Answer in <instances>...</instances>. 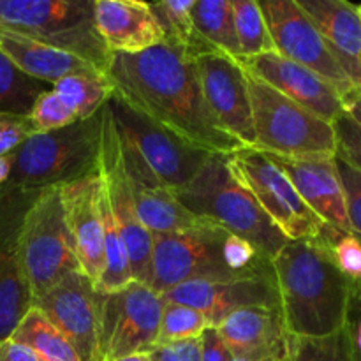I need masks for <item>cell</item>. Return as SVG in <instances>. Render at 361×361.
Wrapping results in <instances>:
<instances>
[{
  "instance_id": "ac0fdd59",
  "label": "cell",
  "mask_w": 361,
  "mask_h": 361,
  "mask_svg": "<svg viewBox=\"0 0 361 361\" xmlns=\"http://www.w3.org/2000/svg\"><path fill=\"white\" fill-rule=\"evenodd\" d=\"M240 63L254 78L270 85L279 94L309 109L324 122L334 123L344 113L342 95L330 83L277 51L240 60Z\"/></svg>"
},
{
  "instance_id": "9c48e42d",
  "label": "cell",
  "mask_w": 361,
  "mask_h": 361,
  "mask_svg": "<svg viewBox=\"0 0 361 361\" xmlns=\"http://www.w3.org/2000/svg\"><path fill=\"white\" fill-rule=\"evenodd\" d=\"M99 295L101 361L148 355L159 342L162 296L137 281H130L118 291Z\"/></svg>"
},
{
  "instance_id": "9a60e30c",
  "label": "cell",
  "mask_w": 361,
  "mask_h": 361,
  "mask_svg": "<svg viewBox=\"0 0 361 361\" xmlns=\"http://www.w3.org/2000/svg\"><path fill=\"white\" fill-rule=\"evenodd\" d=\"M95 282L81 270L71 271L34 302L35 309L71 342L81 361H101V305Z\"/></svg>"
},
{
  "instance_id": "7402d4cb",
  "label": "cell",
  "mask_w": 361,
  "mask_h": 361,
  "mask_svg": "<svg viewBox=\"0 0 361 361\" xmlns=\"http://www.w3.org/2000/svg\"><path fill=\"white\" fill-rule=\"evenodd\" d=\"M282 169L303 203L328 226L351 231L335 157H281L267 154Z\"/></svg>"
},
{
  "instance_id": "f546056e",
  "label": "cell",
  "mask_w": 361,
  "mask_h": 361,
  "mask_svg": "<svg viewBox=\"0 0 361 361\" xmlns=\"http://www.w3.org/2000/svg\"><path fill=\"white\" fill-rule=\"evenodd\" d=\"M231 6L236 39L240 46V60L274 53L275 46L259 2L257 0H231Z\"/></svg>"
},
{
  "instance_id": "7a4b0ae2",
  "label": "cell",
  "mask_w": 361,
  "mask_h": 361,
  "mask_svg": "<svg viewBox=\"0 0 361 361\" xmlns=\"http://www.w3.org/2000/svg\"><path fill=\"white\" fill-rule=\"evenodd\" d=\"M286 328L319 338L348 324L355 288L317 240H289L271 261Z\"/></svg>"
},
{
  "instance_id": "f6af8a7d",
  "label": "cell",
  "mask_w": 361,
  "mask_h": 361,
  "mask_svg": "<svg viewBox=\"0 0 361 361\" xmlns=\"http://www.w3.org/2000/svg\"><path fill=\"white\" fill-rule=\"evenodd\" d=\"M355 293H356V296H358V298H361V286H356Z\"/></svg>"
},
{
  "instance_id": "484cf974",
  "label": "cell",
  "mask_w": 361,
  "mask_h": 361,
  "mask_svg": "<svg viewBox=\"0 0 361 361\" xmlns=\"http://www.w3.org/2000/svg\"><path fill=\"white\" fill-rule=\"evenodd\" d=\"M192 6L194 0H162V2L150 4V11L161 27L166 44L183 49L196 59L203 53L217 51V49L208 44L196 32L190 16Z\"/></svg>"
},
{
  "instance_id": "277c9868",
  "label": "cell",
  "mask_w": 361,
  "mask_h": 361,
  "mask_svg": "<svg viewBox=\"0 0 361 361\" xmlns=\"http://www.w3.org/2000/svg\"><path fill=\"white\" fill-rule=\"evenodd\" d=\"M175 200L197 221L210 222L256 247L267 259L289 242L231 171L228 155H212L201 171L180 189Z\"/></svg>"
},
{
  "instance_id": "7dc6e473",
  "label": "cell",
  "mask_w": 361,
  "mask_h": 361,
  "mask_svg": "<svg viewBox=\"0 0 361 361\" xmlns=\"http://www.w3.org/2000/svg\"><path fill=\"white\" fill-rule=\"evenodd\" d=\"M358 11H360V16H361V6H358Z\"/></svg>"
},
{
  "instance_id": "ab89813d",
  "label": "cell",
  "mask_w": 361,
  "mask_h": 361,
  "mask_svg": "<svg viewBox=\"0 0 361 361\" xmlns=\"http://www.w3.org/2000/svg\"><path fill=\"white\" fill-rule=\"evenodd\" d=\"M201 361H233L231 351L222 338L219 328H207L200 337Z\"/></svg>"
},
{
  "instance_id": "44dd1931",
  "label": "cell",
  "mask_w": 361,
  "mask_h": 361,
  "mask_svg": "<svg viewBox=\"0 0 361 361\" xmlns=\"http://www.w3.org/2000/svg\"><path fill=\"white\" fill-rule=\"evenodd\" d=\"M120 148H122L123 169L136 203L137 215L152 235L182 231L200 222L175 200L171 190L159 180L150 166L143 161L140 152L122 133H120Z\"/></svg>"
},
{
  "instance_id": "836d02e7",
  "label": "cell",
  "mask_w": 361,
  "mask_h": 361,
  "mask_svg": "<svg viewBox=\"0 0 361 361\" xmlns=\"http://www.w3.org/2000/svg\"><path fill=\"white\" fill-rule=\"evenodd\" d=\"M291 361H355L348 326L328 337H293Z\"/></svg>"
},
{
  "instance_id": "ffe728a7",
  "label": "cell",
  "mask_w": 361,
  "mask_h": 361,
  "mask_svg": "<svg viewBox=\"0 0 361 361\" xmlns=\"http://www.w3.org/2000/svg\"><path fill=\"white\" fill-rule=\"evenodd\" d=\"M101 176L95 175L60 187L67 228L81 271L97 282L104 270V236L99 208Z\"/></svg>"
},
{
  "instance_id": "4dcf8cb0",
  "label": "cell",
  "mask_w": 361,
  "mask_h": 361,
  "mask_svg": "<svg viewBox=\"0 0 361 361\" xmlns=\"http://www.w3.org/2000/svg\"><path fill=\"white\" fill-rule=\"evenodd\" d=\"M48 90L46 83L34 80L0 49V111L28 115L35 99Z\"/></svg>"
},
{
  "instance_id": "5bb4252c",
  "label": "cell",
  "mask_w": 361,
  "mask_h": 361,
  "mask_svg": "<svg viewBox=\"0 0 361 361\" xmlns=\"http://www.w3.org/2000/svg\"><path fill=\"white\" fill-rule=\"evenodd\" d=\"M259 6L279 55L316 73L342 97L355 90L298 0H263Z\"/></svg>"
},
{
  "instance_id": "b9f144b4",
  "label": "cell",
  "mask_w": 361,
  "mask_h": 361,
  "mask_svg": "<svg viewBox=\"0 0 361 361\" xmlns=\"http://www.w3.org/2000/svg\"><path fill=\"white\" fill-rule=\"evenodd\" d=\"M342 102H344V111L361 126V88H355L344 95Z\"/></svg>"
},
{
  "instance_id": "6da1fadb",
  "label": "cell",
  "mask_w": 361,
  "mask_h": 361,
  "mask_svg": "<svg viewBox=\"0 0 361 361\" xmlns=\"http://www.w3.org/2000/svg\"><path fill=\"white\" fill-rule=\"evenodd\" d=\"M113 92L162 127L210 154L245 148L217 122L194 56L166 42L140 53H113L106 73Z\"/></svg>"
},
{
  "instance_id": "f1b7e54d",
  "label": "cell",
  "mask_w": 361,
  "mask_h": 361,
  "mask_svg": "<svg viewBox=\"0 0 361 361\" xmlns=\"http://www.w3.org/2000/svg\"><path fill=\"white\" fill-rule=\"evenodd\" d=\"M9 338L34 349L44 361H81L71 342L35 307L25 314Z\"/></svg>"
},
{
  "instance_id": "e575fe53",
  "label": "cell",
  "mask_w": 361,
  "mask_h": 361,
  "mask_svg": "<svg viewBox=\"0 0 361 361\" xmlns=\"http://www.w3.org/2000/svg\"><path fill=\"white\" fill-rule=\"evenodd\" d=\"M28 116L37 133H51V130L63 129V127L78 122L76 115L63 104L62 99L53 92V88H48L35 99Z\"/></svg>"
},
{
  "instance_id": "d590c367",
  "label": "cell",
  "mask_w": 361,
  "mask_h": 361,
  "mask_svg": "<svg viewBox=\"0 0 361 361\" xmlns=\"http://www.w3.org/2000/svg\"><path fill=\"white\" fill-rule=\"evenodd\" d=\"M335 166H337L342 192H344L349 229L361 238V171L353 168L345 161H342L337 155H335Z\"/></svg>"
},
{
  "instance_id": "1f68e13d",
  "label": "cell",
  "mask_w": 361,
  "mask_h": 361,
  "mask_svg": "<svg viewBox=\"0 0 361 361\" xmlns=\"http://www.w3.org/2000/svg\"><path fill=\"white\" fill-rule=\"evenodd\" d=\"M314 240L321 243L337 270L351 282L361 286V238L355 233L324 224Z\"/></svg>"
},
{
  "instance_id": "52a82bcc",
  "label": "cell",
  "mask_w": 361,
  "mask_h": 361,
  "mask_svg": "<svg viewBox=\"0 0 361 361\" xmlns=\"http://www.w3.org/2000/svg\"><path fill=\"white\" fill-rule=\"evenodd\" d=\"M256 150L281 157H335L334 123L247 73Z\"/></svg>"
},
{
  "instance_id": "4316f807",
  "label": "cell",
  "mask_w": 361,
  "mask_h": 361,
  "mask_svg": "<svg viewBox=\"0 0 361 361\" xmlns=\"http://www.w3.org/2000/svg\"><path fill=\"white\" fill-rule=\"evenodd\" d=\"M53 92L63 104L76 115L78 120L97 115L113 95V85L108 76L99 71L71 74L53 85Z\"/></svg>"
},
{
  "instance_id": "cb8c5ba5",
  "label": "cell",
  "mask_w": 361,
  "mask_h": 361,
  "mask_svg": "<svg viewBox=\"0 0 361 361\" xmlns=\"http://www.w3.org/2000/svg\"><path fill=\"white\" fill-rule=\"evenodd\" d=\"M95 27L111 53H140L164 42L150 4L140 0H95Z\"/></svg>"
},
{
  "instance_id": "f35d334b",
  "label": "cell",
  "mask_w": 361,
  "mask_h": 361,
  "mask_svg": "<svg viewBox=\"0 0 361 361\" xmlns=\"http://www.w3.org/2000/svg\"><path fill=\"white\" fill-rule=\"evenodd\" d=\"M150 361H201L200 338L159 344L148 353Z\"/></svg>"
},
{
  "instance_id": "d6a6232c",
  "label": "cell",
  "mask_w": 361,
  "mask_h": 361,
  "mask_svg": "<svg viewBox=\"0 0 361 361\" xmlns=\"http://www.w3.org/2000/svg\"><path fill=\"white\" fill-rule=\"evenodd\" d=\"M207 328L210 326L200 310L182 303L164 302L157 345L200 338Z\"/></svg>"
},
{
  "instance_id": "5b68a950",
  "label": "cell",
  "mask_w": 361,
  "mask_h": 361,
  "mask_svg": "<svg viewBox=\"0 0 361 361\" xmlns=\"http://www.w3.org/2000/svg\"><path fill=\"white\" fill-rule=\"evenodd\" d=\"M95 0H0V30L71 53L106 74L113 53L94 18Z\"/></svg>"
},
{
  "instance_id": "603a6c76",
  "label": "cell",
  "mask_w": 361,
  "mask_h": 361,
  "mask_svg": "<svg viewBox=\"0 0 361 361\" xmlns=\"http://www.w3.org/2000/svg\"><path fill=\"white\" fill-rule=\"evenodd\" d=\"M334 59L355 88H361V16L345 0H298Z\"/></svg>"
},
{
  "instance_id": "3957f363",
  "label": "cell",
  "mask_w": 361,
  "mask_h": 361,
  "mask_svg": "<svg viewBox=\"0 0 361 361\" xmlns=\"http://www.w3.org/2000/svg\"><path fill=\"white\" fill-rule=\"evenodd\" d=\"M152 282L155 293L185 282H226L275 277L271 261L240 236L210 222L152 235Z\"/></svg>"
},
{
  "instance_id": "8d00e7d4",
  "label": "cell",
  "mask_w": 361,
  "mask_h": 361,
  "mask_svg": "<svg viewBox=\"0 0 361 361\" xmlns=\"http://www.w3.org/2000/svg\"><path fill=\"white\" fill-rule=\"evenodd\" d=\"M337 152L335 155L361 171V126L348 113H342L334 122Z\"/></svg>"
},
{
  "instance_id": "8fae6325",
  "label": "cell",
  "mask_w": 361,
  "mask_h": 361,
  "mask_svg": "<svg viewBox=\"0 0 361 361\" xmlns=\"http://www.w3.org/2000/svg\"><path fill=\"white\" fill-rule=\"evenodd\" d=\"M108 104L120 133L140 152L143 161L169 190L189 183L215 155L176 136L115 92Z\"/></svg>"
},
{
  "instance_id": "83f0119b",
  "label": "cell",
  "mask_w": 361,
  "mask_h": 361,
  "mask_svg": "<svg viewBox=\"0 0 361 361\" xmlns=\"http://www.w3.org/2000/svg\"><path fill=\"white\" fill-rule=\"evenodd\" d=\"M196 32L217 51L240 60L231 0H194L190 9Z\"/></svg>"
},
{
  "instance_id": "30bf717a",
  "label": "cell",
  "mask_w": 361,
  "mask_h": 361,
  "mask_svg": "<svg viewBox=\"0 0 361 361\" xmlns=\"http://www.w3.org/2000/svg\"><path fill=\"white\" fill-rule=\"evenodd\" d=\"M228 162L286 238L314 240L319 235L324 222L303 203L288 176L264 152L240 148L228 155Z\"/></svg>"
},
{
  "instance_id": "c3c4849f",
  "label": "cell",
  "mask_w": 361,
  "mask_h": 361,
  "mask_svg": "<svg viewBox=\"0 0 361 361\" xmlns=\"http://www.w3.org/2000/svg\"><path fill=\"white\" fill-rule=\"evenodd\" d=\"M355 361H356V360H355ZM360 361H361V360H360Z\"/></svg>"
},
{
  "instance_id": "2e32d148",
  "label": "cell",
  "mask_w": 361,
  "mask_h": 361,
  "mask_svg": "<svg viewBox=\"0 0 361 361\" xmlns=\"http://www.w3.org/2000/svg\"><path fill=\"white\" fill-rule=\"evenodd\" d=\"M194 62L201 90L217 122L243 147L254 148L256 137L247 71L238 60L221 51L203 53Z\"/></svg>"
},
{
  "instance_id": "bcb514c9",
  "label": "cell",
  "mask_w": 361,
  "mask_h": 361,
  "mask_svg": "<svg viewBox=\"0 0 361 361\" xmlns=\"http://www.w3.org/2000/svg\"><path fill=\"white\" fill-rule=\"evenodd\" d=\"M233 361H247V360H236V358H235Z\"/></svg>"
},
{
  "instance_id": "7c38bea8",
  "label": "cell",
  "mask_w": 361,
  "mask_h": 361,
  "mask_svg": "<svg viewBox=\"0 0 361 361\" xmlns=\"http://www.w3.org/2000/svg\"><path fill=\"white\" fill-rule=\"evenodd\" d=\"M99 175L104 185L106 197L126 245L133 281L152 282V233L140 221L136 203L127 182L120 148V133L109 104L101 109V152Z\"/></svg>"
},
{
  "instance_id": "60d3db41",
  "label": "cell",
  "mask_w": 361,
  "mask_h": 361,
  "mask_svg": "<svg viewBox=\"0 0 361 361\" xmlns=\"http://www.w3.org/2000/svg\"><path fill=\"white\" fill-rule=\"evenodd\" d=\"M0 361H44L34 349L20 342L7 338L0 342Z\"/></svg>"
},
{
  "instance_id": "7bdbcfd3",
  "label": "cell",
  "mask_w": 361,
  "mask_h": 361,
  "mask_svg": "<svg viewBox=\"0 0 361 361\" xmlns=\"http://www.w3.org/2000/svg\"><path fill=\"white\" fill-rule=\"evenodd\" d=\"M9 173H11L9 155H7V157H0V187H2L4 183H7V180H9Z\"/></svg>"
},
{
  "instance_id": "ee69618b",
  "label": "cell",
  "mask_w": 361,
  "mask_h": 361,
  "mask_svg": "<svg viewBox=\"0 0 361 361\" xmlns=\"http://www.w3.org/2000/svg\"><path fill=\"white\" fill-rule=\"evenodd\" d=\"M111 361H150V360H148V355H133V356H126V358H118Z\"/></svg>"
},
{
  "instance_id": "74e56055",
  "label": "cell",
  "mask_w": 361,
  "mask_h": 361,
  "mask_svg": "<svg viewBox=\"0 0 361 361\" xmlns=\"http://www.w3.org/2000/svg\"><path fill=\"white\" fill-rule=\"evenodd\" d=\"M37 134L28 115L0 111V157L13 154L23 141Z\"/></svg>"
},
{
  "instance_id": "ba28073f",
  "label": "cell",
  "mask_w": 361,
  "mask_h": 361,
  "mask_svg": "<svg viewBox=\"0 0 361 361\" xmlns=\"http://www.w3.org/2000/svg\"><path fill=\"white\" fill-rule=\"evenodd\" d=\"M21 259L32 305L71 271L81 270L67 228L60 187L39 190L21 229Z\"/></svg>"
},
{
  "instance_id": "e0dca14e",
  "label": "cell",
  "mask_w": 361,
  "mask_h": 361,
  "mask_svg": "<svg viewBox=\"0 0 361 361\" xmlns=\"http://www.w3.org/2000/svg\"><path fill=\"white\" fill-rule=\"evenodd\" d=\"M162 300L200 310L208 326L219 328L233 312L252 307H281L275 277L226 282H185L162 293Z\"/></svg>"
},
{
  "instance_id": "d4e9b609",
  "label": "cell",
  "mask_w": 361,
  "mask_h": 361,
  "mask_svg": "<svg viewBox=\"0 0 361 361\" xmlns=\"http://www.w3.org/2000/svg\"><path fill=\"white\" fill-rule=\"evenodd\" d=\"M0 49L16 63L18 69L46 85H55L71 74L97 71L71 53L49 48L6 30H0Z\"/></svg>"
},
{
  "instance_id": "d6986e66",
  "label": "cell",
  "mask_w": 361,
  "mask_h": 361,
  "mask_svg": "<svg viewBox=\"0 0 361 361\" xmlns=\"http://www.w3.org/2000/svg\"><path fill=\"white\" fill-rule=\"evenodd\" d=\"M233 358L247 361H291L293 335L281 307H252L233 312L219 326Z\"/></svg>"
},
{
  "instance_id": "4fadbf2b",
  "label": "cell",
  "mask_w": 361,
  "mask_h": 361,
  "mask_svg": "<svg viewBox=\"0 0 361 361\" xmlns=\"http://www.w3.org/2000/svg\"><path fill=\"white\" fill-rule=\"evenodd\" d=\"M37 189L0 187V342L11 337L32 309V293L21 259V229Z\"/></svg>"
},
{
  "instance_id": "8992f818",
  "label": "cell",
  "mask_w": 361,
  "mask_h": 361,
  "mask_svg": "<svg viewBox=\"0 0 361 361\" xmlns=\"http://www.w3.org/2000/svg\"><path fill=\"white\" fill-rule=\"evenodd\" d=\"M101 111L63 129L37 133L9 154L7 183L25 189H48L78 182L99 171Z\"/></svg>"
}]
</instances>
